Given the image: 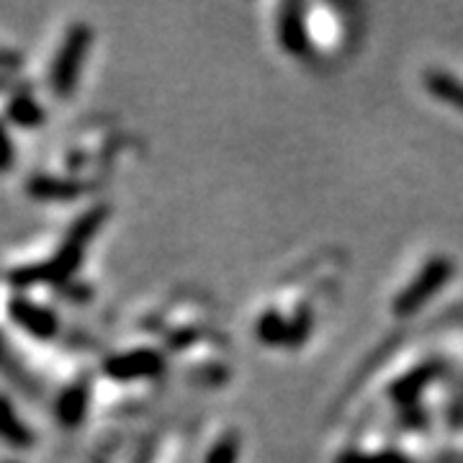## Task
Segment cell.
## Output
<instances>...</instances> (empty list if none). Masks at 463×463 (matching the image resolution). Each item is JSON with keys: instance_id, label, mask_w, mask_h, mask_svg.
Masks as SVG:
<instances>
[{"instance_id": "cell-1", "label": "cell", "mask_w": 463, "mask_h": 463, "mask_svg": "<svg viewBox=\"0 0 463 463\" xmlns=\"http://www.w3.org/2000/svg\"><path fill=\"white\" fill-rule=\"evenodd\" d=\"M93 47V29L88 24L70 26L50 65V90L57 99H70L80 85L85 60Z\"/></svg>"}, {"instance_id": "cell-2", "label": "cell", "mask_w": 463, "mask_h": 463, "mask_svg": "<svg viewBox=\"0 0 463 463\" xmlns=\"http://www.w3.org/2000/svg\"><path fill=\"white\" fill-rule=\"evenodd\" d=\"M5 312H8V319L14 322V327H18V332H24L26 337L39 340V343H47L52 337H57V332H60L57 312H52L50 307H44L42 301H33L24 294L8 298Z\"/></svg>"}, {"instance_id": "cell-3", "label": "cell", "mask_w": 463, "mask_h": 463, "mask_svg": "<svg viewBox=\"0 0 463 463\" xmlns=\"http://www.w3.org/2000/svg\"><path fill=\"white\" fill-rule=\"evenodd\" d=\"M450 273H453V268H450L446 258L430 260V263L422 268V273L397 297V301H394L397 315H414L422 304H428L440 291V286L450 279Z\"/></svg>"}, {"instance_id": "cell-4", "label": "cell", "mask_w": 463, "mask_h": 463, "mask_svg": "<svg viewBox=\"0 0 463 463\" xmlns=\"http://www.w3.org/2000/svg\"><path fill=\"white\" fill-rule=\"evenodd\" d=\"M163 355L155 353V350H132V353H118L111 355L103 371L106 376H111L116 381H134V379H149V376H157L163 371Z\"/></svg>"}, {"instance_id": "cell-5", "label": "cell", "mask_w": 463, "mask_h": 463, "mask_svg": "<svg viewBox=\"0 0 463 463\" xmlns=\"http://www.w3.org/2000/svg\"><path fill=\"white\" fill-rule=\"evenodd\" d=\"M0 116L8 121V127H16V129H39L47 121V111L42 100L36 99L26 85H18L5 96Z\"/></svg>"}, {"instance_id": "cell-6", "label": "cell", "mask_w": 463, "mask_h": 463, "mask_svg": "<svg viewBox=\"0 0 463 463\" xmlns=\"http://www.w3.org/2000/svg\"><path fill=\"white\" fill-rule=\"evenodd\" d=\"M0 446L8 450H29L36 446V432L24 420V414H18L16 402L3 389H0Z\"/></svg>"}, {"instance_id": "cell-7", "label": "cell", "mask_w": 463, "mask_h": 463, "mask_svg": "<svg viewBox=\"0 0 463 463\" xmlns=\"http://www.w3.org/2000/svg\"><path fill=\"white\" fill-rule=\"evenodd\" d=\"M88 397H90V392H88V383H83V381L65 386L60 392V397H57V404H54L57 420L62 425H67V428L80 425L85 417V410H88Z\"/></svg>"}, {"instance_id": "cell-8", "label": "cell", "mask_w": 463, "mask_h": 463, "mask_svg": "<svg viewBox=\"0 0 463 463\" xmlns=\"http://www.w3.org/2000/svg\"><path fill=\"white\" fill-rule=\"evenodd\" d=\"M425 88L430 90L435 99L446 100L448 106L463 111V80L448 75L443 70H428L425 72Z\"/></svg>"}, {"instance_id": "cell-9", "label": "cell", "mask_w": 463, "mask_h": 463, "mask_svg": "<svg viewBox=\"0 0 463 463\" xmlns=\"http://www.w3.org/2000/svg\"><path fill=\"white\" fill-rule=\"evenodd\" d=\"M279 33H281V44L288 52L307 50V29H304V21L298 16L297 5H288L281 11V24H279Z\"/></svg>"}, {"instance_id": "cell-10", "label": "cell", "mask_w": 463, "mask_h": 463, "mask_svg": "<svg viewBox=\"0 0 463 463\" xmlns=\"http://www.w3.org/2000/svg\"><path fill=\"white\" fill-rule=\"evenodd\" d=\"M16 167V147H14V137L8 121L0 116V175L11 173Z\"/></svg>"}, {"instance_id": "cell-11", "label": "cell", "mask_w": 463, "mask_h": 463, "mask_svg": "<svg viewBox=\"0 0 463 463\" xmlns=\"http://www.w3.org/2000/svg\"><path fill=\"white\" fill-rule=\"evenodd\" d=\"M237 450H240L237 438H234V435H224V438L212 448L206 463H237Z\"/></svg>"}, {"instance_id": "cell-12", "label": "cell", "mask_w": 463, "mask_h": 463, "mask_svg": "<svg viewBox=\"0 0 463 463\" xmlns=\"http://www.w3.org/2000/svg\"><path fill=\"white\" fill-rule=\"evenodd\" d=\"M337 463H407L399 453H345Z\"/></svg>"}, {"instance_id": "cell-13", "label": "cell", "mask_w": 463, "mask_h": 463, "mask_svg": "<svg viewBox=\"0 0 463 463\" xmlns=\"http://www.w3.org/2000/svg\"><path fill=\"white\" fill-rule=\"evenodd\" d=\"M432 373L430 368H422L420 373H414V376H410V379H404L402 383L397 386V397L399 399H410L417 394V389H422V383L425 381H430Z\"/></svg>"}, {"instance_id": "cell-14", "label": "cell", "mask_w": 463, "mask_h": 463, "mask_svg": "<svg viewBox=\"0 0 463 463\" xmlns=\"http://www.w3.org/2000/svg\"><path fill=\"white\" fill-rule=\"evenodd\" d=\"M21 60H24V57H21L16 50L0 47V75H11V72H16L18 67L24 65Z\"/></svg>"}]
</instances>
